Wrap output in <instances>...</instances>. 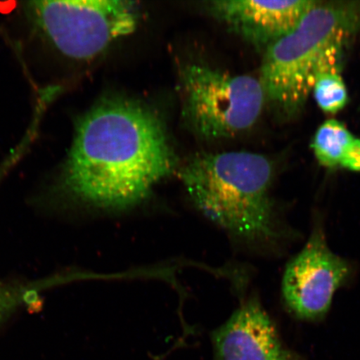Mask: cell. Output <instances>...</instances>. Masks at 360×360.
I'll use <instances>...</instances> for the list:
<instances>
[{"instance_id":"obj_1","label":"cell","mask_w":360,"mask_h":360,"mask_svg":"<svg viewBox=\"0 0 360 360\" xmlns=\"http://www.w3.org/2000/svg\"><path fill=\"white\" fill-rule=\"evenodd\" d=\"M176 160L159 117L141 103L108 98L80 117L61 175L69 195L124 209L146 199Z\"/></svg>"},{"instance_id":"obj_2","label":"cell","mask_w":360,"mask_h":360,"mask_svg":"<svg viewBox=\"0 0 360 360\" xmlns=\"http://www.w3.org/2000/svg\"><path fill=\"white\" fill-rule=\"evenodd\" d=\"M274 169L248 151L206 153L184 166L180 178L200 212L242 240L269 243L278 232L269 197Z\"/></svg>"},{"instance_id":"obj_3","label":"cell","mask_w":360,"mask_h":360,"mask_svg":"<svg viewBox=\"0 0 360 360\" xmlns=\"http://www.w3.org/2000/svg\"><path fill=\"white\" fill-rule=\"evenodd\" d=\"M359 30L360 2H315L294 29L267 47L259 79L265 96L287 114L299 110L323 53Z\"/></svg>"},{"instance_id":"obj_4","label":"cell","mask_w":360,"mask_h":360,"mask_svg":"<svg viewBox=\"0 0 360 360\" xmlns=\"http://www.w3.org/2000/svg\"><path fill=\"white\" fill-rule=\"evenodd\" d=\"M25 12L36 30L63 55L76 60L100 56L134 33L139 15L127 0L31 1Z\"/></svg>"},{"instance_id":"obj_5","label":"cell","mask_w":360,"mask_h":360,"mask_svg":"<svg viewBox=\"0 0 360 360\" xmlns=\"http://www.w3.org/2000/svg\"><path fill=\"white\" fill-rule=\"evenodd\" d=\"M183 115L200 136H235L252 127L262 112L265 96L260 80L191 64L181 74Z\"/></svg>"},{"instance_id":"obj_6","label":"cell","mask_w":360,"mask_h":360,"mask_svg":"<svg viewBox=\"0 0 360 360\" xmlns=\"http://www.w3.org/2000/svg\"><path fill=\"white\" fill-rule=\"evenodd\" d=\"M349 273L347 261L333 253L321 229H314L283 274L282 292L288 308L304 321L321 319Z\"/></svg>"},{"instance_id":"obj_7","label":"cell","mask_w":360,"mask_h":360,"mask_svg":"<svg viewBox=\"0 0 360 360\" xmlns=\"http://www.w3.org/2000/svg\"><path fill=\"white\" fill-rule=\"evenodd\" d=\"M214 360H303L282 344L258 301L242 304L213 334Z\"/></svg>"},{"instance_id":"obj_8","label":"cell","mask_w":360,"mask_h":360,"mask_svg":"<svg viewBox=\"0 0 360 360\" xmlns=\"http://www.w3.org/2000/svg\"><path fill=\"white\" fill-rule=\"evenodd\" d=\"M315 2L220 0L211 2L210 8L216 18L249 41L268 47L294 29Z\"/></svg>"},{"instance_id":"obj_9","label":"cell","mask_w":360,"mask_h":360,"mask_svg":"<svg viewBox=\"0 0 360 360\" xmlns=\"http://www.w3.org/2000/svg\"><path fill=\"white\" fill-rule=\"evenodd\" d=\"M311 148L319 164L323 167L360 172V138L340 121L328 120L319 126Z\"/></svg>"},{"instance_id":"obj_10","label":"cell","mask_w":360,"mask_h":360,"mask_svg":"<svg viewBox=\"0 0 360 360\" xmlns=\"http://www.w3.org/2000/svg\"><path fill=\"white\" fill-rule=\"evenodd\" d=\"M349 39L333 43L323 53L315 70L312 91L314 100L327 114L335 115L347 105L348 91L340 73L343 48Z\"/></svg>"},{"instance_id":"obj_11","label":"cell","mask_w":360,"mask_h":360,"mask_svg":"<svg viewBox=\"0 0 360 360\" xmlns=\"http://www.w3.org/2000/svg\"><path fill=\"white\" fill-rule=\"evenodd\" d=\"M38 290L33 287H11L0 283V319L22 304L34 302Z\"/></svg>"}]
</instances>
